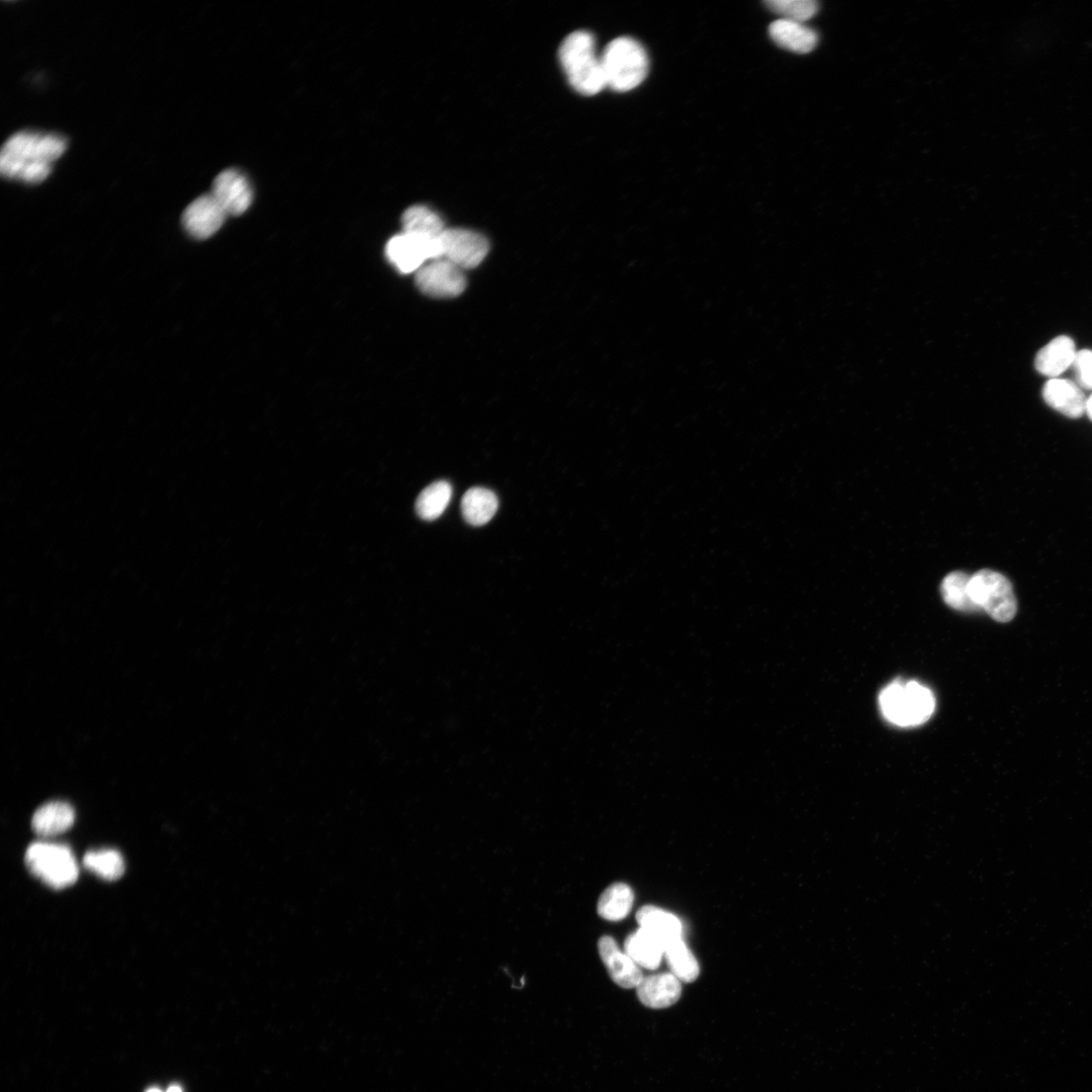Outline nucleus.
Returning a JSON list of instances; mask_svg holds the SVG:
<instances>
[{
  "mask_svg": "<svg viewBox=\"0 0 1092 1092\" xmlns=\"http://www.w3.org/2000/svg\"><path fill=\"white\" fill-rule=\"evenodd\" d=\"M634 901V891L627 884L616 883L602 893L598 913L606 921L619 922L629 914Z\"/></svg>",
  "mask_w": 1092,
  "mask_h": 1092,
  "instance_id": "nucleus-22",
  "label": "nucleus"
},
{
  "mask_svg": "<svg viewBox=\"0 0 1092 1092\" xmlns=\"http://www.w3.org/2000/svg\"><path fill=\"white\" fill-rule=\"evenodd\" d=\"M227 214L212 195L195 200L183 214L186 232L194 238L205 240L215 235L223 226Z\"/></svg>",
  "mask_w": 1092,
  "mask_h": 1092,
  "instance_id": "nucleus-11",
  "label": "nucleus"
},
{
  "mask_svg": "<svg viewBox=\"0 0 1092 1092\" xmlns=\"http://www.w3.org/2000/svg\"><path fill=\"white\" fill-rule=\"evenodd\" d=\"M452 497L451 485L445 481L431 484L419 495L416 512L421 520L432 522L443 514Z\"/></svg>",
  "mask_w": 1092,
  "mask_h": 1092,
  "instance_id": "nucleus-25",
  "label": "nucleus"
},
{
  "mask_svg": "<svg viewBox=\"0 0 1092 1092\" xmlns=\"http://www.w3.org/2000/svg\"><path fill=\"white\" fill-rule=\"evenodd\" d=\"M167 1092H182V1089L178 1086H172L167 1090Z\"/></svg>",
  "mask_w": 1092,
  "mask_h": 1092,
  "instance_id": "nucleus-30",
  "label": "nucleus"
},
{
  "mask_svg": "<svg viewBox=\"0 0 1092 1092\" xmlns=\"http://www.w3.org/2000/svg\"><path fill=\"white\" fill-rule=\"evenodd\" d=\"M440 243L443 258L462 269L480 265L490 250L486 237L467 229H446Z\"/></svg>",
  "mask_w": 1092,
  "mask_h": 1092,
  "instance_id": "nucleus-9",
  "label": "nucleus"
},
{
  "mask_svg": "<svg viewBox=\"0 0 1092 1092\" xmlns=\"http://www.w3.org/2000/svg\"><path fill=\"white\" fill-rule=\"evenodd\" d=\"M637 993L644 1006L661 1010L674 1006L680 1000L682 986L672 973L656 974L644 977Z\"/></svg>",
  "mask_w": 1092,
  "mask_h": 1092,
  "instance_id": "nucleus-13",
  "label": "nucleus"
},
{
  "mask_svg": "<svg viewBox=\"0 0 1092 1092\" xmlns=\"http://www.w3.org/2000/svg\"><path fill=\"white\" fill-rule=\"evenodd\" d=\"M970 578L963 571L948 574L941 585L944 601L952 608L963 612H979L981 608L971 599L969 593Z\"/></svg>",
  "mask_w": 1092,
  "mask_h": 1092,
  "instance_id": "nucleus-26",
  "label": "nucleus"
},
{
  "mask_svg": "<svg viewBox=\"0 0 1092 1092\" xmlns=\"http://www.w3.org/2000/svg\"><path fill=\"white\" fill-rule=\"evenodd\" d=\"M76 813L71 804L53 801L44 804L33 816L32 829L41 837H54L68 832L75 824Z\"/></svg>",
  "mask_w": 1092,
  "mask_h": 1092,
  "instance_id": "nucleus-16",
  "label": "nucleus"
},
{
  "mask_svg": "<svg viewBox=\"0 0 1092 1092\" xmlns=\"http://www.w3.org/2000/svg\"><path fill=\"white\" fill-rule=\"evenodd\" d=\"M1046 403L1069 418H1079L1086 413L1087 398L1081 389L1065 380H1051L1044 388Z\"/></svg>",
  "mask_w": 1092,
  "mask_h": 1092,
  "instance_id": "nucleus-14",
  "label": "nucleus"
},
{
  "mask_svg": "<svg viewBox=\"0 0 1092 1092\" xmlns=\"http://www.w3.org/2000/svg\"><path fill=\"white\" fill-rule=\"evenodd\" d=\"M225 213L240 216L252 204L253 193L247 179L236 169H226L215 179L211 194Z\"/></svg>",
  "mask_w": 1092,
  "mask_h": 1092,
  "instance_id": "nucleus-10",
  "label": "nucleus"
},
{
  "mask_svg": "<svg viewBox=\"0 0 1092 1092\" xmlns=\"http://www.w3.org/2000/svg\"><path fill=\"white\" fill-rule=\"evenodd\" d=\"M664 956L680 982L694 983L699 979L701 967L698 959L685 945L682 939L675 940L665 947Z\"/></svg>",
  "mask_w": 1092,
  "mask_h": 1092,
  "instance_id": "nucleus-23",
  "label": "nucleus"
},
{
  "mask_svg": "<svg viewBox=\"0 0 1092 1092\" xmlns=\"http://www.w3.org/2000/svg\"><path fill=\"white\" fill-rule=\"evenodd\" d=\"M499 508V500L491 490L476 487L470 489L462 500L465 521L473 527H483L492 521Z\"/></svg>",
  "mask_w": 1092,
  "mask_h": 1092,
  "instance_id": "nucleus-19",
  "label": "nucleus"
},
{
  "mask_svg": "<svg viewBox=\"0 0 1092 1092\" xmlns=\"http://www.w3.org/2000/svg\"><path fill=\"white\" fill-rule=\"evenodd\" d=\"M606 86L618 92L637 88L648 77L649 57L635 39L620 37L611 41L602 56Z\"/></svg>",
  "mask_w": 1092,
  "mask_h": 1092,
  "instance_id": "nucleus-3",
  "label": "nucleus"
},
{
  "mask_svg": "<svg viewBox=\"0 0 1092 1092\" xmlns=\"http://www.w3.org/2000/svg\"><path fill=\"white\" fill-rule=\"evenodd\" d=\"M25 861L31 874L54 889L75 884L79 875L77 859L65 845L35 843L27 850Z\"/></svg>",
  "mask_w": 1092,
  "mask_h": 1092,
  "instance_id": "nucleus-5",
  "label": "nucleus"
},
{
  "mask_svg": "<svg viewBox=\"0 0 1092 1092\" xmlns=\"http://www.w3.org/2000/svg\"><path fill=\"white\" fill-rule=\"evenodd\" d=\"M386 254L389 261L405 274L419 271L426 262L443 258L440 237L427 239L405 233L388 242Z\"/></svg>",
  "mask_w": 1092,
  "mask_h": 1092,
  "instance_id": "nucleus-7",
  "label": "nucleus"
},
{
  "mask_svg": "<svg viewBox=\"0 0 1092 1092\" xmlns=\"http://www.w3.org/2000/svg\"><path fill=\"white\" fill-rule=\"evenodd\" d=\"M765 4L784 20L798 23L809 21L819 11V5L814 0H769Z\"/></svg>",
  "mask_w": 1092,
  "mask_h": 1092,
  "instance_id": "nucleus-27",
  "label": "nucleus"
},
{
  "mask_svg": "<svg viewBox=\"0 0 1092 1092\" xmlns=\"http://www.w3.org/2000/svg\"><path fill=\"white\" fill-rule=\"evenodd\" d=\"M1077 353L1073 340L1067 336L1053 339L1036 359V369L1046 377L1056 378L1073 366Z\"/></svg>",
  "mask_w": 1092,
  "mask_h": 1092,
  "instance_id": "nucleus-18",
  "label": "nucleus"
},
{
  "mask_svg": "<svg viewBox=\"0 0 1092 1092\" xmlns=\"http://www.w3.org/2000/svg\"><path fill=\"white\" fill-rule=\"evenodd\" d=\"M640 929L644 930L665 947L669 943L682 939L683 928L680 919L671 912L653 905H646L637 914Z\"/></svg>",
  "mask_w": 1092,
  "mask_h": 1092,
  "instance_id": "nucleus-17",
  "label": "nucleus"
},
{
  "mask_svg": "<svg viewBox=\"0 0 1092 1092\" xmlns=\"http://www.w3.org/2000/svg\"><path fill=\"white\" fill-rule=\"evenodd\" d=\"M67 148V139L61 135L17 133L3 146L0 172L8 180L41 184L50 176L53 162L60 159Z\"/></svg>",
  "mask_w": 1092,
  "mask_h": 1092,
  "instance_id": "nucleus-1",
  "label": "nucleus"
},
{
  "mask_svg": "<svg viewBox=\"0 0 1092 1092\" xmlns=\"http://www.w3.org/2000/svg\"><path fill=\"white\" fill-rule=\"evenodd\" d=\"M148 1092H161V1091H160V1090H158V1089H152V1090H150V1091H148Z\"/></svg>",
  "mask_w": 1092,
  "mask_h": 1092,
  "instance_id": "nucleus-31",
  "label": "nucleus"
},
{
  "mask_svg": "<svg viewBox=\"0 0 1092 1092\" xmlns=\"http://www.w3.org/2000/svg\"><path fill=\"white\" fill-rule=\"evenodd\" d=\"M559 62L573 89L595 95L606 87L601 57L596 54L593 35L586 31L569 34L561 43Z\"/></svg>",
  "mask_w": 1092,
  "mask_h": 1092,
  "instance_id": "nucleus-2",
  "label": "nucleus"
},
{
  "mask_svg": "<svg viewBox=\"0 0 1092 1092\" xmlns=\"http://www.w3.org/2000/svg\"><path fill=\"white\" fill-rule=\"evenodd\" d=\"M84 867L103 880L114 881L125 873V861L116 850L90 851L83 858Z\"/></svg>",
  "mask_w": 1092,
  "mask_h": 1092,
  "instance_id": "nucleus-24",
  "label": "nucleus"
},
{
  "mask_svg": "<svg viewBox=\"0 0 1092 1092\" xmlns=\"http://www.w3.org/2000/svg\"><path fill=\"white\" fill-rule=\"evenodd\" d=\"M401 224L403 233L427 239H438L447 229L437 213L421 205L409 208L401 218Z\"/></svg>",
  "mask_w": 1092,
  "mask_h": 1092,
  "instance_id": "nucleus-20",
  "label": "nucleus"
},
{
  "mask_svg": "<svg viewBox=\"0 0 1092 1092\" xmlns=\"http://www.w3.org/2000/svg\"><path fill=\"white\" fill-rule=\"evenodd\" d=\"M879 704L889 722L907 727L929 720L935 711L936 701L927 687L914 681L896 680L883 689Z\"/></svg>",
  "mask_w": 1092,
  "mask_h": 1092,
  "instance_id": "nucleus-4",
  "label": "nucleus"
},
{
  "mask_svg": "<svg viewBox=\"0 0 1092 1092\" xmlns=\"http://www.w3.org/2000/svg\"><path fill=\"white\" fill-rule=\"evenodd\" d=\"M770 37L781 48L797 54H808L816 49L819 36L802 23L780 19L769 28Z\"/></svg>",
  "mask_w": 1092,
  "mask_h": 1092,
  "instance_id": "nucleus-15",
  "label": "nucleus"
},
{
  "mask_svg": "<svg viewBox=\"0 0 1092 1092\" xmlns=\"http://www.w3.org/2000/svg\"><path fill=\"white\" fill-rule=\"evenodd\" d=\"M1086 413L1088 414L1089 418L1092 420V395L1087 399Z\"/></svg>",
  "mask_w": 1092,
  "mask_h": 1092,
  "instance_id": "nucleus-29",
  "label": "nucleus"
},
{
  "mask_svg": "<svg viewBox=\"0 0 1092 1092\" xmlns=\"http://www.w3.org/2000/svg\"><path fill=\"white\" fill-rule=\"evenodd\" d=\"M1073 366L1078 384L1082 388L1092 390V352L1078 353Z\"/></svg>",
  "mask_w": 1092,
  "mask_h": 1092,
  "instance_id": "nucleus-28",
  "label": "nucleus"
},
{
  "mask_svg": "<svg viewBox=\"0 0 1092 1092\" xmlns=\"http://www.w3.org/2000/svg\"><path fill=\"white\" fill-rule=\"evenodd\" d=\"M599 953L612 981L620 988L637 989L644 980L640 966L620 951L613 938L605 936L600 939Z\"/></svg>",
  "mask_w": 1092,
  "mask_h": 1092,
  "instance_id": "nucleus-12",
  "label": "nucleus"
},
{
  "mask_svg": "<svg viewBox=\"0 0 1092 1092\" xmlns=\"http://www.w3.org/2000/svg\"><path fill=\"white\" fill-rule=\"evenodd\" d=\"M624 951L640 967L649 970L659 968L665 952V946L656 938L640 929L627 937Z\"/></svg>",
  "mask_w": 1092,
  "mask_h": 1092,
  "instance_id": "nucleus-21",
  "label": "nucleus"
},
{
  "mask_svg": "<svg viewBox=\"0 0 1092 1092\" xmlns=\"http://www.w3.org/2000/svg\"><path fill=\"white\" fill-rule=\"evenodd\" d=\"M418 289L432 298H454L467 286L464 269L445 258L432 260L416 272Z\"/></svg>",
  "mask_w": 1092,
  "mask_h": 1092,
  "instance_id": "nucleus-8",
  "label": "nucleus"
},
{
  "mask_svg": "<svg viewBox=\"0 0 1092 1092\" xmlns=\"http://www.w3.org/2000/svg\"><path fill=\"white\" fill-rule=\"evenodd\" d=\"M969 593L981 610L999 622H1010L1016 614L1017 602L1012 584L998 571L982 569L975 572L970 578Z\"/></svg>",
  "mask_w": 1092,
  "mask_h": 1092,
  "instance_id": "nucleus-6",
  "label": "nucleus"
}]
</instances>
